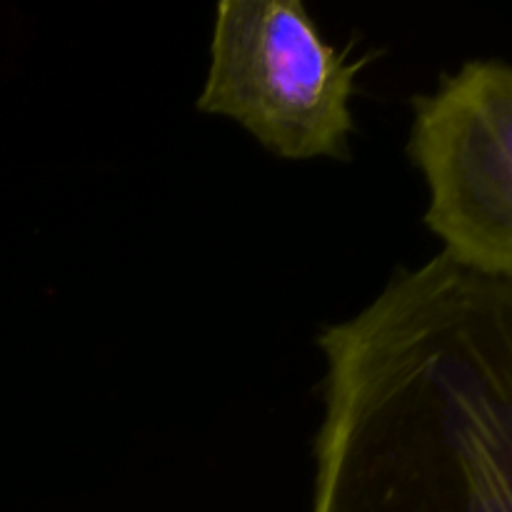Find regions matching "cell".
Instances as JSON below:
<instances>
[{
    "label": "cell",
    "mask_w": 512,
    "mask_h": 512,
    "mask_svg": "<svg viewBox=\"0 0 512 512\" xmlns=\"http://www.w3.org/2000/svg\"><path fill=\"white\" fill-rule=\"evenodd\" d=\"M408 153L428 185L425 225L445 258L512 280V65L470 60L413 98Z\"/></svg>",
    "instance_id": "cell-3"
},
{
    "label": "cell",
    "mask_w": 512,
    "mask_h": 512,
    "mask_svg": "<svg viewBox=\"0 0 512 512\" xmlns=\"http://www.w3.org/2000/svg\"><path fill=\"white\" fill-rule=\"evenodd\" d=\"M318 348L320 512H512V280L435 255Z\"/></svg>",
    "instance_id": "cell-1"
},
{
    "label": "cell",
    "mask_w": 512,
    "mask_h": 512,
    "mask_svg": "<svg viewBox=\"0 0 512 512\" xmlns=\"http://www.w3.org/2000/svg\"><path fill=\"white\" fill-rule=\"evenodd\" d=\"M363 65L298 0H223L198 110L235 120L283 160H348Z\"/></svg>",
    "instance_id": "cell-2"
}]
</instances>
